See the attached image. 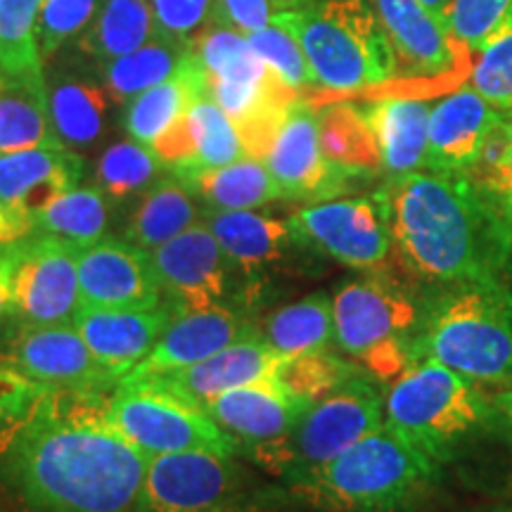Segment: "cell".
<instances>
[{"instance_id": "6da1fadb", "label": "cell", "mask_w": 512, "mask_h": 512, "mask_svg": "<svg viewBox=\"0 0 512 512\" xmlns=\"http://www.w3.org/2000/svg\"><path fill=\"white\" fill-rule=\"evenodd\" d=\"M110 392L48 387L0 448V512H133L147 456L112 425Z\"/></svg>"}, {"instance_id": "7a4b0ae2", "label": "cell", "mask_w": 512, "mask_h": 512, "mask_svg": "<svg viewBox=\"0 0 512 512\" xmlns=\"http://www.w3.org/2000/svg\"><path fill=\"white\" fill-rule=\"evenodd\" d=\"M403 271L430 285L494 280L512 252L501 219L463 174L413 171L375 192Z\"/></svg>"}, {"instance_id": "3957f363", "label": "cell", "mask_w": 512, "mask_h": 512, "mask_svg": "<svg viewBox=\"0 0 512 512\" xmlns=\"http://www.w3.org/2000/svg\"><path fill=\"white\" fill-rule=\"evenodd\" d=\"M439 465L382 425L285 486L294 501L316 512H418L437 489Z\"/></svg>"}, {"instance_id": "277c9868", "label": "cell", "mask_w": 512, "mask_h": 512, "mask_svg": "<svg viewBox=\"0 0 512 512\" xmlns=\"http://www.w3.org/2000/svg\"><path fill=\"white\" fill-rule=\"evenodd\" d=\"M320 98L370 95L396 79V55L368 0H297L292 8Z\"/></svg>"}, {"instance_id": "5b68a950", "label": "cell", "mask_w": 512, "mask_h": 512, "mask_svg": "<svg viewBox=\"0 0 512 512\" xmlns=\"http://www.w3.org/2000/svg\"><path fill=\"white\" fill-rule=\"evenodd\" d=\"M413 358H434L482 387L512 384V292L498 278L453 285L422 318Z\"/></svg>"}, {"instance_id": "8992f818", "label": "cell", "mask_w": 512, "mask_h": 512, "mask_svg": "<svg viewBox=\"0 0 512 512\" xmlns=\"http://www.w3.org/2000/svg\"><path fill=\"white\" fill-rule=\"evenodd\" d=\"M489 403L482 384L434 358H413L384 392V425L446 463L460 441L484 425Z\"/></svg>"}, {"instance_id": "52a82bcc", "label": "cell", "mask_w": 512, "mask_h": 512, "mask_svg": "<svg viewBox=\"0 0 512 512\" xmlns=\"http://www.w3.org/2000/svg\"><path fill=\"white\" fill-rule=\"evenodd\" d=\"M192 50L207 74L209 95L238 128L247 155L264 159L285 112L299 95L280 81L238 31L209 24L192 41Z\"/></svg>"}, {"instance_id": "ba28073f", "label": "cell", "mask_w": 512, "mask_h": 512, "mask_svg": "<svg viewBox=\"0 0 512 512\" xmlns=\"http://www.w3.org/2000/svg\"><path fill=\"white\" fill-rule=\"evenodd\" d=\"M382 425V382L361 370L330 394L313 401L283 439L247 458L268 475L287 482L330 463Z\"/></svg>"}, {"instance_id": "9c48e42d", "label": "cell", "mask_w": 512, "mask_h": 512, "mask_svg": "<svg viewBox=\"0 0 512 512\" xmlns=\"http://www.w3.org/2000/svg\"><path fill=\"white\" fill-rule=\"evenodd\" d=\"M332 316L337 349L375 380L392 382L411 363L420 309L384 275L344 283L332 297Z\"/></svg>"}, {"instance_id": "30bf717a", "label": "cell", "mask_w": 512, "mask_h": 512, "mask_svg": "<svg viewBox=\"0 0 512 512\" xmlns=\"http://www.w3.org/2000/svg\"><path fill=\"white\" fill-rule=\"evenodd\" d=\"M266 503L238 456L183 451L147 458L133 512H264Z\"/></svg>"}, {"instance_id": "8fae6325", "label": "cell", "mask_w": 512, "mask_h": 512, "mask_svg": "<svg viewBox=\"0 0 512 512\" xmlns=\"http://www.w3.org/2000/svg\"><path fill=\"white\" fill-rule=\"evenodd\" d=\"M107 415L128 444L147 458L183 451L238 456L233 439L202 406L181 399L147 377H124L110 392Z\"/></svg>"}, {"instance_id": "7c38bea8", "label": "cell", "mask_w": 512, "mask_h": 512, "mask_svg": "<svg viewBox=\"0 0 512 512\" xmlns=\"http://www.w3.org/2000/svg\"><path fill=\"white\" fill-rule=\"evenodd\" d=\"M396 55V79L375 93L427 95L444 91L472 72L463 46L420 0H368ZM368 95V98H370Z\"/></svg>"}, {"instance_id": "4fadbf2b", "label": "cell", "mask_w": 512, "mask_h": 512, "mask_svg": "<svg viewBox=\"0 0 512 512\" xmlns=\"http://www.w3.org/2000/svg\"><path fill=\"white\" fill-rule=\"evenodd\" d=\"M81 247L34 233L5 249L12 316L27 323H72L81 306Z\"/></svg>"}, {"instance_id": "5bb4252c", "label": "cell", "mask_w": 512, "mask_h": 512, "mask_svg": "<svg viewBox=\"0 0 512 512\" xmlns=\"http://www.w3.org/2000/svg\"><path fill=\"white\" fill-rule=\"evenodd\" d=\"M0 363L43 387L110 389L117 377L100 366L72 323H27L8 318L0 323Z\"/></svg>"}, {"instance_id": "9a60e30c", "label": "cell", "mask_w": 512, "mask_h": 512, "mask_svg": "<svg viewBox=\"0 0 512 512\" xmlns=\"http://www.w3.org/2000/svg\"><path fill=\"white\" fill-rule=\"evenodd\" d=\"M290 223L306 247L356 271H377L392 254V238L375 195L306 204L290 216Z\"/></svg>"}, {"instance_id": "2e32d148", "label": "cell", "mask_w": 512, "mask_h": 512, "mask_svg": "<svg viewBox=\"0 0 512 512\" xmlns=\"http://www.w3.org/2000/svg\"><path fill=\"white\" fill-rule=\"evenodd\" d=\"M264 162L280 197L306 204L335 200L356 176H363L325 157L318 133V107L309 98L292 102Z\"/></svg>"}, {"instance_id": "e0dca14e", "label": "cell", "mask_w": 512, "mask_h": 512, "mask_svg": "<svg viewBox=\"0 0 512 512\" xmlns=\"http://www.w3.org/2000/svg\"><path fill=\"white\" fill-rule=\"evenodd\" d=\"M147 256L159 290L174 309H211L226 302L233 266L204 221Z\"/></svg>"}, {"instance_id": "ac0fdd59", "label": "cell", "mask_w": 512, "mask_h": 512, "mask_svg": "<svg viewBox=\"0 0 512 512\" xmlns=\"http://www.w3.org/2000/svg\"><path fill=\"white\" fill-rule=\"evenodd\" d=\"M81 306L157 309L162 306L150 256L126 238H102L79 252Z\"/></svg>"}, {"instance_id": "d6986e66", "label": "cell", "mask_w": 512, "mask_h": 512, "mask_svg": "<svg viewBox=\"0 0 512 512\" xmlns=\"http://www.w3.org/2000/svg\"><path fill=\"white\" fill-rule=\"evenodd\" d=\"M283 358V354L268 347L264 337L254 335L230 344L219 354L204 358L195 366L140 377L162 384L164 389L195 403V406L207 408L209 401L230 392V389L264 382L275 384Z\"/></svg>"}, {"instance_id": "ffe728a7", "label": "cell", "mask_w": 512, "mask_h": 512, "mask_svg": "<svg viewBox=\"0 0 512 512\" xmlns=\"http://www.w3.org/2000/svg\"><path fill=\"white\" fill-rule=\"evenodd\" d=\"M254 335H259V330L254 328L252 320L223 304L211 309L176 311L150 354L126 377L157 375L195 366L230 344Z\"/></svg>"}, {"instance_id": "44dd1931", "label": "cell", "mask_w": 512, "mask_h": 512, "mask_svg": "<svg viewBox=\"0 0 512 512\" xmlns=\"http://www.w3.org/2000/svg\"><path fill=\"white\" fill-rule=\"evenodd\" d=\"M174 313L164 304L157 309L79 306L74 325L100 366L121 380L150 354Z\"/></svg>"}, {"instance_id": "7402d4cb", "label": "cell", "mask_w": 512, "mask_h": 512, "mask_svg": "<svg viewBox=\"0 0 512 512\" xmlns=\"http://www.w3.org/2000/svg\"><path fill=\"white\" fill-rule=\"evenodd\" d=\"M309 406L278 384L264 382L230 389L209 401L204 411L233 439L238 456H252L259 448L283 439Z\"/></svg>"}, {"instance_id": "603a6c76", "label": "cell", "mask_w": 512, "mask_h": 512, "mask_svg": "<svg viewBox=\"0 0 512 512\" xmlns=\"http://www.w3.org/2000/svg\"><path fill=\"white\" fill-rule=\"evenodd\" d=\"M501 117L472 86L444 95L430 112L425 169L465 176Z\"/></svg>"}, {"instance_id": "cb8c5ba5", "label": "cell", "mask_w": 512, "mask_h": 512, "mask_svg": "<svg viewBox=\"0 0 512 512\" xmlns=\"http://www.w3.org/2000/svg\"><path fill=\"white\" fill-rule=\"evenodd\" d=\"M204 223L219 240L233 271L238 268L256 283L268 271L285 266L299 249H309L297 238L290 219H275L254 209L209 211Z\"/></svg>"}, {"instance_id": "d4e9b609", "label": "cell", "mask_w": 512, "mask_h": 512, "mask_svg": "<svg viewBox=\"0 0 512 512\" xmlns=\"http://www.w3.org/2000/svg\"><path fill=\"white\" fill-rule=\"evenodd\" d=\"M81 171V157L64 145L5 152L0 155V202L34 221L38 211L79 185Z\"/></svg>"}, {"instance_id": "484cf974", "label": "cell", "mask_w": 512, "mask_h": 512, "mask_svg": "<svg viewBox=\"0 0 512 512\" xmlns=\"http://www.w3.org/2000/svg\"><path fill=\"white\" fill-rule=\"evenodd\" d=\"M430 102L411 93L370 95L366 114L380 147L382 171L387 178L413 174L427 166Z\"/></svg>"}, {"instance_id": "4316f807", "label": "cell", "mask_w": 512, "mask_h": 512, "mask_svg": "<svg viewBox=\"0 0 512 512\" xmlns=\"http://www.w3.org/2000/svg\"><path fill=\"white\" fill-rule=\"evenodd\" d=\"M209 93L207 74L197 62L195 50L174 76L147 88L126 102L124 128L131 140L155 147L181 121L195 100Z\"/></svg>"}, {"instance_id": "83f0119b", "label": "cell", "mask_w": 512, "mask_h": 512, "mask_svg": "<svg viewBox=\"0 0 512 512\" xmlns=\"http://www.w3.org/2000/svg\"><path fill=\"white\" fill-rule=\"evenodd\" d=\"M60 145L43 72L8 74L0 69V155Z\"/></svg>"}, {"instance_id": "f1b7e54d", "label": "cell", "mask_w": 512, "mask_h": 512, "mask_svg": "<svg viewBox=\"0 0 512 512\" xmlns=\"http://www.w3.org/2000/svg\"><path fill=\"white\" fill-rule=\"evenodd\" d=\"M211 211H240L266 207L280 197L264 159L245 157L238 162L200 171H174Z\"/></svg>"}, {"instance_id": "f546056e", "label": "cell", "mask_w": 512, "mask_h": 512, "mask_svg": "<svg viewBox=\"0 0 512 512\" xmlns=\"http://www.w3.org/2000/svg\"><path fill=\"white\" fill-rule=\"evenodd\" d=\"M204 221L192 190L176 174L159 178L143 192L126 226V240L131 245L152 252L164 242Z\"/></svg>"}, {"instance_id": "4dcf8cb0", "label": "cell", "mask_w": 512, "mask_h": 512, "mask_svg": "<svg viewBox=\"0 0 512 512\" xmlns=\"http://www.w3.org/2000/svg\"><path fill=\"white\" fill-rule=\"evenodd\" d=\"M320 147L332 164L370 176L382 171L380 147L366 107L347 100H330L318 107Z\"/></svg>"}, {"instance_id": "1f68e13d", "label": "cell", "mask_w": 512, "mask_h": 512, "mask_svg": "<svg viewBox=\"0 0 512 512\" xmlns=\"http://www.w3.org/2000/svg\"><path fill=\"white\" fill-rule=\"evenodd\" d=\"M159 36L150 0H102L98 15L81 38V48L98 62H110Z\"/></svg>"}, {"instance_id": "d6a6232c", "label": "cell", "mask_w": 512, "mask_h": 512, "mask_svg": "<svg viewBox=\"0 0 512 512\" xmlns=\"http://www.w3.org/2000/svg\"><path fill=\"white\" fill-rule=\"evenodd\" d=\"M268 347L283 356L316 354L330 351L335 342V316H332V297L325 292L309 294L278 309L266 318L259 328Z\"/></svg>"}, {"instance_id": "836d02e7", "label": "cell", "mask_w": 512, "mask_h": 512, "mask_svg": "<svg viewBox=\"0 0 512 512\" xmlns=\"http://www.w3.org/2000/svg\"><path fill=\"white\" fill-rule=\"evenodd\" d=\"M192 55V43L159 34L133 53L102 64V81L112 100L128 102L174 76Z\"/></svg>"}, {"instance_id": "e575fe53", "label": "cell", "mask_w": 512, "mask_h": 512, "mask_svg": "<svg viewBox=\"0 0 512 512\" xmlns=\"http://www.w3.org/2000/svg\"><path fill=\"white\" fill-rule=\"evenodd\" d=\"M34 230L55 235L81 249L95 245L105 238L107 230L105 192L98 185L64 192L34 216Z\"/></svg>"}, {"instance_id": "d590c367", "label": "cell", "mask_w": 512, "mask_h": 512, "mask_svg": "<svg viewBox=\"0 0 512 512\" xmlns=\"http://www.w3.org/2000/svg\"><path fill=\"white\" fill-rule=\"evenodd\" d=\"M50 93V117L64 147L91 145L100 138L107 117L105 86L88 81H60Z\"/></svg>"}, {"instance_id": "8d00e7d4", "label": "cell", "mask_w": 512, "mask_h": 512, "mask_svg": "<svg viewBox=\"0 0 512 512\" xmlns=\"http://www.w3.org/2000/svg\"><path fill=\"white\" fill-rule=\"evenodd\" d=\"M465 176L496 211L512 242V112L496 121L475 166Z\"/></svg>"}, {"instance_id": "74e56055", "label": "cell", "mask_w": 512, "mask_h": 512, "mask_svg": "<svg viewBox=\"0 0 512 512\" xmlns=\"http://www.w3.org/2000/svg\"><path fill=\"white\" fill-rule=\"evenodd\" d=\"M297 5V3H294ZM249 46L264 60L287 88H292L299 98H309L316 83L306 60L297 27L292 22V8L280 12L266 29L247 36Z\"/></svg>"}, {"instance_id": "f35d334b", "label": "cell", "mask_w": 512, "mask_h": 512, "mask_svg": "<svg viewBox=\"0 0 512 512\" xmlns=\"http://www.w3.org/2000/svg\"><path fill=\"white\" fill-rule=\"evenodd\" d=\"M43 0H0V69L8 74L43 72L38 17Z\"/></svg>"}, {"instance_id": "ab89813d", "label": "cell", "mask_w": 512, "mask_h": 512, "mask_svg": "<svg viewBox=\"0 0 512 512\" xmlns=\"http://www.w3.org/2000/svg\"><path fill=\"white\" fill-rule=\"evenodd\" d=\"M159 166H162V159L152 147L138 140H124L102 152L95 178H98V188L107 197L126 200L136 192H145L157 181Z\"/></svg>"}, {"instance_id": "60d3db41", "label": "cell", "mask_w": 512, "mask_h": 512, "mask_svg": "<svg viewBox=\"0 0 512 512\" xmlns=\"http://www.w3.org/2000/svg\"><path fill=\"white\" fill-rule=\"evenodd\" d=\"M361 366L344 361L330 351H316V354L285 356L280 363L275 384L292 394L294 399L313 403L320 396L330 394L339 384L347 382L349 377L361 373Z\"/></svg>"}, {"instance_id": "b9f144b4", "label": "cell", "mask_w": 512, "mask_h": 512, "mask_svg": "<svg viewBox=\"0 0 512 512\" xmlns=\"http://www.w3.org/2000/svg\"><path fill=\"white\" fill-rule=\"evenodd\" d=\"M470 86L498 112H512V22L477 50Z\"/></svg>"}, {"instance_id": "7bdbcfd3", "label": "cell", "mask_w": 512, "mask_h": 512, "mask_svg": "<svg viewBox=\"0 0 512 512\" xmlns=\"http://www.w3.org/2000/svg\"><path fill=\"white\" fill-rule=\"evenodd\" d=\"M100 3L102 0H43L38 17V50L43 62L91 27Z\"/></svg>"}, {"instance_id": "ee69618b", "label": "cell", "mask_w": 512, "mask_h": 512, "mask_svg": "<svg viewBox=\"0 0 512 512\" xmlns=\"http://www.w3.org/2000/svg\"><path fill=\"white\" fill-rule=\"evenodd\" d=\"M512 22V0H453L448 29L472 53Z\"/></svg>"}, {"instance_id": "f6af8a7d", "label": "cell", "mask_w": 512, "mask_h": 512, "mask_svg": "<svg viewBox=\"0 0 512 512\" xmlns=\"http://www.w3.org/2000/svg\"><path fill=\"white\" fill-rule=\"evenodd\" d=\"M46 392L48 387L0 363V448L8 444L12 434L34 413Z\"/></svg>"}, {"instance_id": "bcb514c9", "label": "cell", "mask_w": 512, "mask_h": 512, "mask_svg": "<svg viewBox=\"0 0 512 512\" xmlns=\"http://www.w3.org/2000/svg\"><path fill=\"white\" fill-rule=\"evenodd\" d=\"M294 3L297 0H214L211 24L252 36L266 29L280 12L294 8Z\"/></svg>"}, {"instance_id": "7dc6e473", "label": "cell", "mask_w": 512, "mask_h": 512, "mask_svg": "<svg viewBox=\"0 0 512 512\" xmlns=\"http://www.w3.org/2000/svg\"><path fill=\"white\" fill-rule=\"evenodd\" d=\"M159 34L192 43L211 24L214 0H150Z\"/></svg>"}, {"instance_id": "c3c4849f", "label": "cell", "mask_w": 512, "mask_h": 512, "mask_svg": "<svg viewBox=\"0 0 512 512\" xmlns=\"http://www.w3.org/2000/svg\"><path fill=\"white\" fill-rule=\"evenodd\" d=\"M34 221L0 202V249H8L34 235Z\"/></svg>"}, {"instance_id": "681fc988", "label": "cell", "mask_w": 512, "mask_h": 512, "mask_svg": "<svg viewBox=\"0 0 512 512\" xmlns=\"http://www.w3.org/2000/svg\"><path fill=\"white\" fill-rule=\"evenodd\" d=\"M12 316V294L8 283V264H5V249H0V323Z\"/></svg>"}, {"instance_id": "f907efd6", "label": "cell", "mask_w": 512, "mask_h": 512, "mask_svg": "<svg viewBox=\"0 0 512 512\" xmlns=\"http://www.w3.org/2000/svg\"><path fill=\"white\" fill-rule=\"evenodd\" d=\"M427 10L432 12L434 17L439 19L441 24L448 29V19H451V10H453V0H420ZM451 31V29H448Z\"/></svg>"}, {"instance_id": "816d5d0a", "label": "cell", "mask_w": 512, "mask_h": 512, "mask_svg": "<svg viewBox=\"0 0 512 512\" xmlns=\"http://www.w3.org/2000/svg\"><path fill=\"white\" fill-rule=\"evenodd\" d=\"M491 403H494V408L498 413H503L505 418L512 422V387L501 389V392H498L494 399H491Z\"/></svg>"}, {"instance_id": "f5cc1de1", "label": "cell", "mask_w": 512, "mask_h": 512, "mask_svg": "<svg viewBox=\"0 0 512 512\" xmlns=\"http://www.w3.org/2000/svg\"><path fill=\"white\" fill-rule=\"evenodd\" d=\"M491 512H512V503L501 505V508H496V510H491Z\"/></svg>"}]
</instances>
